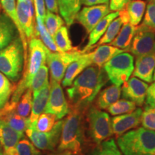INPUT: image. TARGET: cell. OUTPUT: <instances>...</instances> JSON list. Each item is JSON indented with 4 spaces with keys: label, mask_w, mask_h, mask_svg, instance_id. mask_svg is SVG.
Segmentation results:
<instances>
[{
    "label": "cell",
    "mask_w": 155,
    "mask_h": 155,
    "mask_svg": "<svg viewBox=\"0 0 155 155\" xmlns=\"http://www.w3.org/2000/svg\"><path fill=\"white\" fill-rule=\"evenodd\" d=\"M58 10L64 22L70 27L75 22L81 8V0H58Z\"/></svg>",
    "instance_id": "cb8c5ba5"
},
{
    "label": "cell",
    "mask_w": 155,
    "mask_h": 155,
    "mask_svg": "<svg viewBox=\"0 0 155 155\" xmlns=\"http://www.w3.org/2000/svg\"><path fill=\"white\" fill-rule=\"evenodd\" d=\"M48 68L45 65H42L34 75L30 88L32 89V96L36 94L40 89L48 84Z\"/></svg>",
    "instance_id": "e575fe53"
},
{
    "label": "cell",
    "mask_w": 155,
    "mask_h": 155,
    "mask_svg": "<svg viewBox=\"0 0 155 155\" xmlns=\"http://www.w3.org/2000/svg\"><path fill=\"white\" fill-rule=\"evenodd\" d=\"M153 81H155V69L154 71V74H153Z\"/></svg>",
    "instance_id": "7dc6e473"
},
{
    "label": "cell",
    "mask_w": 155,
    "mask_h": 155,
    "mask_svg": "<svg viewBox=\"0 0 155 155\" xmlns=\"http://www.w3.org/2000/svg\"><path fill=\"white\" fill-rule=\"evenodd\" d=\"M117 144L124 155H155V131L138 128L119 137Z\"/></svg>",
    "instance_id": "3957f363"
},
{
    "label": "cell",
    "mask_w": 155,
    "mask_h": 155,
    "mask_svg": "<svg viewBox=\"0 0 155 155\" xmlns=\"http://www.w3.org/2000/svg\"><path fill=\"white\" fill-rule=\"evenodd\" d=\"M44 24L50 35L53 38L57 31L65 24L63 19L58 14L46 11Z\"/></svg>",
    "instance_id": "d590c367"
},
{
    "label": "cell",
    "mask_w": 155,
    "mask_h": 155,
    "mask_svg": "<svg viewBox=\"0 0 155 155\" xmlns=\"http://www.w3.org/2000/svg\"><path fill=\"white\" fill-rule=\"evenodd\" d=\"M131 0H109V8L111 11L120 12L125 9Z\"/></svg>",
    "instance_id": "b9f144b4"
},
{
    "label": "cell",
    "mask_w": 155,
    "mask_h": 155,
    "mask_svg": "<svg viewBox=\"0 0 155 155\" xmlns=\"http://www.w3.org/2000/svg\"><path fill=\"white\" fill-rule=\"evenodd\" d=\"M50 155H75L70 151H58V152L53 153Z\"/></svg>",
    "instance_id": "bcb514c9"
},
{
    "label": "cell",
    "mask_w": 155,
    "mask_h": 155,
    "mask_svg": "<svg viewBox=\"0 0 155 155\" xmlns=\"http://www.w3.org/2000/svg\"><path fill=\"white\" fill-rule=\"evenodd\" d=\"M147 88V83L136 77H131L123 84L122 96L124 98L134 102L136 105L141 106L146 99Z\"/></svg>",
    "instance_id": "5bb4252c"
},
{
    "label": "cell",
    "mask_w": 155,
    "mask_h": 155,
    "mask_svg": "<svg viewBox=\"0 0 155 155\" xmlns=\"http://www.w3.org/2000/svg\"><path fill=\"white\" fill-rule=\"evenodd\" d=\"M50 90V86L48 83L43 88L40 89L36 94L32 96L33 98H32V109H31L30 116L29 117L30 124L34 123L38 119L40 114H42L45 111L48 101V98H49Z\"/></svg>",
    "instance_id": "44dd1931"
},
{
    "label": "cell",
    "mask_w": 155,
    "mask_h": 155,
    "mask_svg": "<svg viewBox=\"0 0 155 155\" xmlns=\"http://www.w3.org/2000/svg\"><path fill=\"white\" fill-rule=\"evenodd\" d=\"M125 50L112 46L111 45H101L97 46L96 49L91 53L92 64L102 68L106 63L117 54L123 53Z\"/></svg>",
    "instance_id": "d4e9b609"
},
{
    "label": "cell",
    "mask_w": 155,
    "mask_h": 155,
    "mask_svg": "<svg viewBox=\"0 0 155 155\" xmlns=\"http://www.w3.org/2000/svg\"><path fill=\"white\" fill-rule=\"evenodd\" d=\"M15 90L8 78L0 72V109L9 101Z\"/></svg>",
    "instance_id": "836d02e7"
},
{
    "label": "cell",
    "mask_w": 155,
    "mask_h": 155,
    "mask_svg": "<svg viewBox=\"0 0 155 155\" xmlns=\"http://www.w3.org/2000/svg\"><path fill=\"white\" fill-rule=\"evenodd\" d=\"M0 149H1V144H0ZM0 154H1V152H0Z\"/></svg>",
    "instance_id": "681fc988"
},
{
    "label": "cell",
    "mask_w": 155,
    "mask_h": 155,
    "mask_svg": "<svg viewBox=\"0 0 155 155\" xmlns=\"http://www.w3.org/2000/svg\"><path fill=\"white\" fill-rule=\"evenodd\" d=\"M136 30L137 26H134L129 22L124 23L113 41L110 42V45L127 52L134 36Z\"/></svg>",
    "instance_id": "484cf974"
},
{
    "label": "cell",
    "mask_w": 155,
    "mask_h": 155,
    "mask_svg": "<svg viewBox=\"0 0 155 155\" xmlns=\"http://www.w3.org/2000/svg\"><path fill=\"white\" fill-rule=\"evenodd\" d=\"M0 119L3 120L9 127L18 132L23 134L25 132L30 125L29 118L23 117L17 113L15 109L5 110L0 109Z\"/></svg>",
    "instance_id": "603a6c76"
},
{
    "label": "cell",
    "mask_w": 155,
    "mask_h": 155,
    "mask_svg": "<svg viewBox=\"0 0 155 155\" xmlns=\"http://www.w3.org/2000/svg\"><path fill=\"white\" fill-rule=\"evenodd\" d=\"M2 7L5 12L8 15V17L12 19L18 31L19 37L22 41L23 49H24V65L26 63L27 58H28V42L26 37L23 33V31L21 28L19 24L17 12L16 9V0H0Z\"/></svg>",
    "instance_id": "ffe728a7"
},
{
    "label": "cell",
    "mask_w": 155,
    "mask_h": 155,
    "mask_svg": "<svg viewBox=\"0 0 155 155\" xmlns=\"http://www.w3.org/2000/svg\"><path fill=\"white\" fill-rule=\"evenodd\" d=\"M136 104L129 100H118L107 108L108 113L112 116H118L121 114L131 113L136 109Z\"/></svg>",
    "instance_id": "8d00e7d4"
},
{
    "label": "cell",
    "mask_w": 155,
    "mask_h": 155,
    "mask_svg": "<svg viewBox=\"0 0 155 155\" xmlns=\"http://www.w3.org/2000/svg\"><path fill=\"white\" fill-rule=\"evenodd\" d=\"M145 16L141 25L155 31V2L152 0H147Z\"/></svg>",
    "instance_id": "ab89813d"
},
{
    "label": "cell",
    "mask_w": 155,
    "mask_h": 155,
    "mask_svg": "<svg viewBox=\"0 0 155 155\" xmlns=\"http://www.w3.org/2000/svg\"><path fill=\"white\" fill-rule=\"evenodd\" d=\"M91 64V53H85L79 55L68 66L62 81L63 86H71L75 78Z\"/></svg>",
    "instance_id": "2e32d148"
},
{
    "label": "cell",
    "mask_w": 155,
    "mask_h": 155,
    "mask_svg": "<svg viewBox=\"0 0 155 155\" xmlns=\"http://www.w3.org/2000/svg\"><path fill=\"white\" fill-rule=\"evenodd\" d=\"M50 86L49 98L44 112L55 115L57 120L61 119L68 114V104L60 83L51 79Z\"/></svg>",
    "instance_id": "8fae6325"
},
{
    "label": "cell",
    "mask_w": 155,
    "mask_h": 155,
    "mask_svg": "<svg viewBox=\"0 0 155 155\" xmlns=\"http://www.w3.org/2000/svg\"><path fill=\"white\" fill-rule=\"evenodd\" d=\"M146 105L155 108V81L148 86L146 96Z\"/></svg>",
    "instance_id": "7bdbcfd3"
},
{
    "label": "cell",
    "mask_w": 155,
    "mask_h": 155,
    "mask_svg": "<svg viewBox=\"0 0 155 155\" xmlns=\"http://www.w3.org/2000/svg\"><path fill=\"white\" fill-rule=\"evenodd\" d=\"M141 114L142 109L138 108L131 113L114 116L111 119L113 134L119 137L130 129L137 128L141 124Z\"/></svg>",
    "instance_id": "4fadbf2b"
},
{
    "label": "cell",
    "mask_w": 155,
    "mask_h": 155,
    "mask_svg": "<svg viewBox=\"0 0 155 155\" xmlns=\"http://www.w3.org/2000/svg\"><path fill=\"white\" fill-rule=\"evenodd\" d=\"M53 40L61 52H68L73 49L66 26H62L53 36Z\"/></svg>",
    "instance_id": "4dcf8cb0"
},
{
    "label": "cell",
    "mask_w": 155,
    "mask_h": 155,
    "mask_svg": "<svg viewBox=\"0 0 155 155\" xmlns=\"http://www.w3.org/2000/svg\"><path fill=\"white\" fill-rule=\"evenodd\" d=\"M155 69V53L137 58L133 75L147 83L153 81Z\"/></svg>",
    "instance_id": "e0dca14e"
},
{
    "label": "cell",
    "mask_w": 155,
    "mask_h": 155,
    "mask_svg": "<svg viewBox=\"0 0 155 155\" xmlns=\"http://www.w3.org/2000/svg\"><path fill=\"white\" fill-rule=\"evenodd\" d=\"M88 122V133L96 144L109 139L113 134L111 119L106 112L101 111L96 106H93L87 113Z\"/></svg>",
    "instance_id": "8992f818"
},
{
    "label": "cell",
    "mask_w": 155,
    "mask_h": 155,
    "mask_svg": "<svg viewBox=\"0 0 155 155\" xmlns=\"http://www.w3.org/2000/svg\"><path fill=\"white\" fill-rule=\"evenodd\" d=\"M2 155H6V154H4V153L2 152Z\"/></svg>",
    "instance_id": "c3c4849f"
},
{
    "label": "cell",
    "mask_w": 155,
    "mask_h": 155,
    "mask_svg": "<svg viewBox=\"0 0 155 155\" xmlns=\"http://www.w3.org/2000/svg\"><path fill=\"white\" fill-rule=\"evenodd\" d=\"M147 2L144 0H131L125 9L127 10L129 22L134 26H137L144 16Z\"/></svg>",
    "instance_id": "83f0119b"
},
{
    "label": "cell",
    "mask_w": 155,
    "mask_h": 155,
    "mask_svg": "<svg viewBox=\"0 0 155 155\" xmlns=\"http://www.w3.org/2000/svg\"><path fill=\"white\" fill-rule=\"evenodd\" d=\"M14 22L5 12H0V51L8 46L17 37Z\"/></svg>",
    "instance_id": "d6986e66"
},
{
    "label": "cell",
    "mask_w": 155,
    "mask_h": 155,
    "mask_svg": "<svg viewBox=\"0 0 155 155\" xmlns=\"http://www.w3.org/2000/svg\"><path fill=\"white\" fill-rule=\"evenodd\" d=\"M152 1H153V2H155V0H152Z\"/></svg>",
    "instance_id": "f907efd6"
},
{
    "label": "cell",
    "mask_w": 155,
    "mask_h": 155,
    "mask_svg": "<svg viewBox=\"0 0 155 155\" xmlns=\"http://www.w3.org/2000/svg\"><path fill=\"white\" fill-rule=\"evenodd\" d=\"M23 66L24 49L21 39L17 37L0 51V72L15 82L20 78Z\"/></svg>",
    "instance_id": "277c9868"
},
{
    "label": "cell",
    "mask_w": 155,
    "mask_h": 155,
    "mask_svg": "<svg viewBox=\"0 0 155 155\" xmlns=\"http://www.w3.org/2000/svg\"><path fill=\"white\" fill-rule=\"evenodd\" d=\"M121 94L120 86L113 85L99 93L96 102V106L100 109H107L110 106L119 99Z\"/></svg>",
    "instance_id": "4316f807"
},
{
    "label": "cell",
    "mask_w": 155,
    "mask_h": 155,
    "mask_svg": "<svg viewBox=\"0 0 155 155\" xmlns=\"http://www.w3.org/2000/svg\"><path fill=\"white\" fill-rule=\"evenodd\" d=\"M82 53V51L77 48H73L72 50L68 52L54 53L49 50L46 62L48 63V68L50 69L51 79L61 83L68 66Z\"/></svg>",
    "instance_id": "52a82bcc"
},
{
    "label": "cell",
    "mask_w": 155,
    "mask_h": 155,
    "mask_svg": "<svg viewBox=\"0 0 155 155\" xmlns=\"http://www.w3.org/2000/svg\"><path fill=\"white\" fill-rule=\"evenodd\" d=\"M56 119L55 116L49 113H42L40 114L34 123L29 125L28 127H31L35 130L40 132H48L53 129L55 125Z\"/></svg>",
    "instance_id": "f546056e"
},
{
    "label": "cell",
    "mask_w": 155,
    "mask_h": 155,
    "mask_svg": "<svg viewBox=\"0 0 155 155\" xmlns=\"http://www.w3.org/2000/svg\"><path fill=\"white\" fill-rule=\"evenodd\" d=\"M129 22V17L127 12V10L125 9H122L119 12V15L117 17H116L112 22L108 25L107 30H106L105 33L102 36V38L100 39L99 41L97 42L96 47L97 46L101 45L110 43L114 40V39L116 38L118 33L121 30V27L124 23ZM94 46V47H95Z\"/></svg>",
    "instance_id": "7402d4cb"
},
{
    "label": "cell",
    "mask_w": 155,
    "mask_h": 155,
    "mask_svg": "<svg viewBox=\"0 0 155 155\" xmlns=\"http://www.w3.org/2000/svg\"><path fill=\"white\" fill-rule=\"evenodd\" d=\"M107 77L104 68L88 66L81 73L67 89L71 107L88 109V107L98 96L101 88L106 84Z\"/></svg>",
    "instance_id": "6da1fadb"
},
{
    "label": "cell",
    "mask_w": 155,
    "mask_h": 155,
    "mask_svg": "<svg viewBox=\"0 0 155 155\" xmlns=\"http://www.w3.org/2000/svg\"><path fill=\"white\" fill-rule=\"evenodd\" d=\"M16 150L17 155H42L40 150L26 139H22L19 141Z\"/></svg>",
    "instance_id": "74e56055"
},
{
    "label": "cell",
    "mask_w": 155,
    "mask_h": 155,
    "mask_svg": "<svg viewBox=\"0 0 155 155\" xmlns=\"http://www.w3.org/2000/svg\"><path fill=\"white\" fill-rule=\"evenodd\" d=\"M45 5L48 11L55 14L59 12L58 0H45Z\"/></svg>",
    "instance_id": "ee69618b"
},
{
    "label": "cell",
    "mask_w": 155,
    "mask_h": 155,
    "mask_svg": "<svg viewBox=\"0 0 155 155\" xmlns=\"http://www.w3.org/2000/svg\"><path fill=\"white\" fill-rule=\"evenodd\" d=\"M87 109L70 107L68 115L63 121L58 151H70L83 155L85 137V111Z\"/></svg>",
    "instance_id": "7a4b0ae2"
},
{
    "label": "cell",
    "mask_w": 155,
    "mask_h": 155,
    "mask_svg": "<svg viewBox=\"0 0 155 155\" xmlns=\"http://www.w3.org/2000/svg\"><path fill=\"white\" fill-rule=\"evenodd\" d=\"M119 15V12H110L106 16L103 18L97 24L94 28L91 31L88 36V44L86 45V47L82 51L83 53H87L92 48H94V45L99 41V40L102 38L104 34L105 33L106 30H107L108 25H110L112 21L114 20L116 17H117Z\"/></svg>",
    "instance_id": "ac0fdd59"
},
{
    "label": "cell",
    "mask_w": 155,
    "mask_h": 155,
    "mask_svg": "<svg viewBox=\"0 0 155 155\" xmlns=\"http://www.w3.org/2000/svg\"><path fill=\"white\" fill-rule=\"evenodd\" d=\"M2 152H1V154H0V155H2Z\"/></svg>",
    "instance_id": "816d5d0a"
},
{
    "label": "cell",
    "mask_w": 155,
    "mask_h": 155,
    "mask_svg": "<svg viewBox=\"0 0 155 155\" xmlns=\"http://www.w3.org/2000/svg\"><path fill=\"white\" fill-rule=\"evenodd\" d=\"M32 105V89L29 88L22 94L19 101L17 102L15 111L19 115L23 117L28 118L30 115Z\"/></svg>",
    "instance_id": "1f68e13d"
},
{
    "label": "cell",
    "mask_w": 155,
    "mask_h": 155,
    "mask_svg": "<svg viewBox=\"0 0 155 155\" xmlns=\"http://www.w3.org/2000/svg\"><path fill=\"white\" fill-rule=\"evenodd\" d=\"M35 29L38 37H40L43 44L50 51L54 53L61 52L55 45L53 38L50 35L46 29L43 21L40 19H35Z\"/></svg>",
    "instance_id": "f1b7e54d"
},
{
    "label": "cell",
    "mask_w": 155,
    "mask_h": 155,
    "mask_svg": "<svg viewBox=\"0 0 155 155\" xmlns=\"http://www.w3.org/2000/svg\"><path fill=\"white\" fill-rule=\"evenodd\" d=\"M127 52L136 57L155 53V31L142 25L137 26V30L130 46Z\"/></svg>",
    "instance_id": "ba28073f"
},
{
    "label": "cell",
    "mask_w": 155,
    "mask_h": 155,
    "mask_svg": "<svg viewBox=\"0 0 155 155\" xmlns=\"http://www.w3.org/2000/svg\"><path fill=\"white\" fill-rule=\"evenodd\" d=\"M16 9L21 28L29 42L31 39L38 37L35 29L33 0H17Z\"/></svg>",
    "instance_id": "30bf717a"
},
{
    "label": "cell",
    "mask_w": 155,
    "mask_h": 155,
    "mask_svg": "<svg viewBox=\"0 0 155 155\" xmlns=\"http://www.w3.org/2000/svg\"><path fill=\"white\" fill-rule=\"evenodd\" d=\"M141 123L145 129L155 131V108L145 106L141 114Z\"/></svg>",
    "instance_id": "f35d334b"
},
{
    "label": "cell",
    "mask_w": 155,
    "mask_h": 155,
    "mask_svg": "<svg viewBox=\"0 0 155 155\" xmlns=\"http://www.w3.org/2000/svg\"><path fill=\"white\" fill-rule=\"evenodd\" d=\"M63 121L55 122L53 129L48 132H40L31 127L25 131L31 142L40 150L52 151L59 144Z\"/></svg>",
    "instance_id": "9c48e42d"
},
{
    "label": "cell",
    "mask_w": 155,
    "mask_h": 155,
    "mask_svg": "<svg viewBox=\"0 0 155 155\" xmlns=\"http://www.w3.org/2000/svg\"><path fill=\"white\" fill-rule=\"evenodd\" d=\"M110 12L111 9L108 4L88 6L79 11L75 19L85 28L87 33L89 34L94 27Z\"/></svg>",
    "instance_id": "7c38bea8"
},
{
    "label": "cell",
    "mask_w": 155,
    "mask_h": 155,
    "mask_svg": "<svg viewBox=\"0 0 155 155\" xmlns=\"http://www.w3.org/2000/svg\"><path fill=\"white\" fill-rule=\"evenodd\" d=\"M90 155H122L114 139H106L94 149Z\"/></svg>",
    "instance_id": "d6a6232c"
},
{
    "label": "cell",
    "mask_w": 155,
    "mask_h": 155,
    "mask_svg": "<svg viewBox=\"0 0 155 155\" xmlns=\"http://www.w3.org/2000/svg\"><path fill=\"white\" fill-rule=\"evenodd\" d=\"M24 134L15 131L3 120L0 119V144L6 155H17L16 147Z\"/></svg>",
    "instance_id": "9a60e30c"
},
{
    "label": "cell",
    "mask_w": 155,
    "mask_h": 155,
    "mask_svg": "<svg viewBox=\"0 0 155 155\" xmlns=\"http://www.w3.org/2000/svg\"><path fill=\"white\" fill-rule=\"evenodd\" d=\"M109 3V0H81V5L85 6H94Z\"/></svg>",
    "instance_id": "f6af8a7d"
},
{
    "label": "cell",
    "mask_w": 155,
    "mask_h": 155,
    "mask_svg": "<svg viewBox=\"0 0 155 155\" xmlns=\"http://www.w3.org/2000/svg\"><path fill=\"white\" fill-rule=\"evenodd\" d=\"M33 3L35 19H40L44 22L46 13L45 0H33Z\"/></svg>",
    "instance_id": "60d3db41"
},
{
    "label": "cell",
    "mask_w": 155,
    "mask_h": 155,
    "mask_svg": "<svg viewBox=\"0 0 155 155\" xmlns=\"http://www.w3.org/2000/svg\"><path fill=\"white\" fill-rule=\"evenodd\" d=\"M107 78L114 85L121 86L133 73L134 56L129 52H123L114 56L103 66Z\"/></svg>",
    "instance_id": "5b68a950"
}]
</instances>
